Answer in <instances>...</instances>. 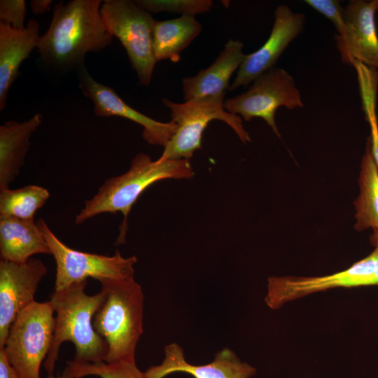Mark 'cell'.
I'll return each instance as SVG.
<instances>
[{
    "label": "cell",
    "mask_w": 378,
    "mask_h": 378,
    "mask_svg": "<svg viewBox=\"0 0 378 378\" xmlns=\"http://www.w3.org/2000/svg\"><path fill=\"white\" fill-rule=\"evenodd\" d=\"M41 253L51 255L36 222L0 217L1 260L24 263Z\"/></svg>",
    "instance_id": "cell-19"
},
{
    "label": "cell",
    "mask_w": 378,
    "mask_h": 378,
    "mask_svg": "<svg viewBox=\"0 0 378 378\" xmlns=\"http://www.w3.org/2000/svg\"><path fill=\"white\" fill-rule=\"evenodd\" d=\"M163 104L171 111V120L176 131L164 147L161 160H190L202 148V134L209 123L218 120L228 125L246 144L249 134L244 130L241 118L230 113L224 108V101L204 99L175 103L164 98Z\"/></svg>",
    "instance_id": "cell-7"
},
{
    "label": "cell",
    "mask_w": 378,
    "mask_h": 378,
    "mask_svg": "<svg viewBox=\"0 0 378 378\" xmlns=\"http://www.w3.org/2000/svg\"><path fill=\"white\" fill-rule=\"evenodd\" d=\"M46 272L45 265L36 258L24 263L0 261V348L4 347L16 316L35 301L38 284Z\"/></svg>",
    "instance_id": "cell-12"
},
{
    "label": "cell",
    "mask_w": 378,
    "mask_h": 378,
    "mask_svg": "<svg viewBox=\"0 0 378 378\" xmlns=\"http://www.w3.org/2000/svg\"><path fill=\"white\" fill-rule=\"evenodd\" d=\"M51 0H33L31 1V8L35 15H39L49 10L52 4Z\"/></svg>",
    "instance_id": "cell-29"
},
{
    "label": "cell",
    "mask_w": 378,
    "mask_h": 378,
    "mask_svg": "<svg viewBox=\"0 0 378 378\" xmlns=\"http://www.w3.org/2000/svg\"><path fill=\"white\" fill-rule=\"evenodd\" d=\"M304 21V13H295L286 5L278 6L267 40L256 51L245 55L228 90L247 87L257 77L274 68L288 46L302 33Z\"/></svg>",
    "instance_id": "cell-11"
},
{
    "label": "cell",
    "mask_w": 378,
    "mask_h": 378,
    "mask_svg": "<svg viewBox=\"0 0 378 378\" xmlns=\"http://www.w3.org/2000/svg\"><path fill=\"white\" fill-rule=\"evenodd\" d=\"M50 197L49 191L41 186L29 185L15 190L0 191V217H12L34 220V214Z\"/></svg>",
    "instance_id": "cell-22"
},
{
    "label": "cell",
    "mask_w": 378,
    "mask_h": 378,
    "mask_svg": "<svg viewBox=\"0 0 378 378\" xmlns=\"http://www.w3.org/2000/svg\"><path fill=\"white\" fill-rule=\"evenodd\" d=\"M239 40L227 41L218 56L207 68L182 80L185 102L204 99L224 101L233 73L239 69L245 54Z\"/></svg>",
    "instance_id": "cell-16"
},
{
    "label": "cell",
    "mask_w": 378,
    "mask_h": 378,
    "mask_svg": "<svg viewBox=\"0 0 378 378\" xmlns=\"http://www.w3.org/2000/svg\"><path fill=\"white\" fill-rule=\"evenodd\" d=\"M42 122L36 113L29 120L8 121L0 126V191L18 176L29 150V139Z\"/></svg>",
    "instance_id": "cell-18"
},
{
    "label": "cell",
    "mask_w": 378,
    "mask_h": 378,
    "mask_svg": "<svg viewBox=\"0 0 378 378\" xmlns=\"http://www.w3.org/2000/svg\"><path fill=\"white\" fill-rule=\"evenodd\" d=\"M307 5L328 18L337 31L335 38H342L346 33L344 8L337 0H304Z\"/></svg>",
    "instance_id": "cell-26"
},
{
    "label": "cell",
    "mask_w": 378,
    "mask_h": 378,
    "mask_svg": "<svg viewBox=\"0 0 378 378\" xmlns=\"http://www.w3.org/2000/svg\"><path fill=\"white\" fill-rule=\"evenodd\" d=\"M194 174L189 160H152L147 154H137L127 172L106 180L98 192L86 200L84 207L76 216V224H81L100 214L121 212L123 220L115 245L123 244L126 242L129 214L147 188L161 180L189 179Z\"/></svg>",
    "instance_id": "cell-2"
},
{
    "label": "cell",
    "mask_w": 378,
    "mask_h": 378,
    "mask_svg": "<svg viewBox=\"0 0 378 378\" xmlns=\"http://www.w3.org/2000/svg\"><path fill=\"white\" fill-rule=\"evenodd\" d=\"M101 15L108 32L125 48L139 83L148 87L157 63L153 50L155 20L129 0L104 1Z\"/></svg>",
    "instance_id": "cell-6"
},
{
    "label": "cell",
    "mask_w": 378,
    "mask_h": 378,
    "mask_svg": "<svg viewBox=\"0 0 378 378\" xmlns=\"http://www.w3.org/2000/svg\"><path fill=\"white\" fill-rule=\"evenodd\" d=\"M281 106L293 110L303 107V102L293 76L279 67L261 74L246 91L224 102L225 111L242 117L245 121L254 118L263 119L279 138L275 113Z\"/></svg>",
    "instance_id": "cell-9"
},
{
    "label": "cell",
    "mask_w": 378,
    "mask_h": 378,
    "mask_svg": "<svg viewBox=\"0 0 378 378\" xmlns=\"http://www.w3.org/2000/svg\"><path fill=\"white\" fill-rule=\"evenodd\" d=\"M56 262L54 290L87 281L100 283L106 280L134 279L135 255L123 257L117 250L113 255H103L74 250L62 242L50 230L43 219L36 221Z\"/></svg>",
    "instance_id": "cell-8"
},
{
    "label": "cell",
    "mask_w": 378,
    "mask_h": 378,
    "mask_svg": "<svg viewBox=\"0 0 378 378\" xmlns=\"http://www.w3.org/2000/svg\"><path fill=\"white\" fill-rule=\"evenodd\" d=\"M164 358L161 364L147 369L146 378H164L174 372H185L194 378H250L256 369L243 363L229 348L216 354L213 361L202 365L187 362L183 348L176 343L164 346Z\"/></svg>",
    "instance_id": "cell-15"
},
{
    "label": "cell",
    "mask_w": 378,
    "mask_h": 378,
    "mask_svg": "<svg viewBox=\"0 0 378 378\" xmlns=\"http://www.w3.org/2000/svg\"><path fill=\"white\" fill-rule=\"evenodd\" d=\"M370 243L375 247L378 246V229L373 230L370 237Z\"/></svg>",
    "instance_id": "cell-31"
},
{
    "label": "cell",
    "mask_w": 378,
    "mask_h": 378,
    "mask_svg": "<svg viewBox=\"0 0 378 378\" xmlns=\"http://www.w3.org/2000/svg\"><path fill=\"white\" fill-rule=\"evenodd\" d=\"M0 378H22L8 363L3 348H0Z\"/></svg>",
    "instance_id": "cell-28"
},
{
    "label": "cell",
    "mask_w": 378,
    "mask_h": 378,
    "mask_svg": "<svg viewBox=\"0 0 378 378\" xmlns=\"http://www.w3.org/2000/svg\"><path fill=\"white\" fill-rule=\"evenodd\" d=\"M50 301H34L16 316L4 347L8 363L22 378H40L52 345L55 318Z\"/></svg>",
    "instance_id": "cell-5"
},
{
    "label": "cell",
    "mask_w": 378,
    "mask_h": 378,
    "mask_svg": "<svg viewBox=\"0 0 378 378\" xmlns=\"http://www.w3.org/2000/svg\"><path fill=\"white\" fill-rule=\"evenodd\" d=\"M134 2L148 13L167 11L192 16L209 11L213 6L211 0H137Z\"/></svg>",
    "instance_id": "cell-24"
},
{
    "label": "cell",
    "mask_w": 378,
    "mask_h": 378,
    "mask_svg": "<svg viewBox=\"0 0 378 378\" xmlns=\"http://www.w3.org/2000/svg\"><path fill=\"white\" fill-rule=\"evenodd\" d=\"M66 367L74 378H82L90 375L100 378H146L145 373L137 368L135 362L121 361L107 363L101 361L94 363L78 364L70 361L67 362Z\"/></svg>",
    "instance_id": "cell-23"
},
{
    "label": "cell",
    "mask_w": 378,
    "mask_h": 378,
    "mask_svg": "<svg viewBox=\"0 0 378 378\" xmlns=\"http://www.w3.org/2000/svg\"><path fill=\"white\" fill-rule=\"evenodd\" d=\"M378 286V246L349 267L318 276H272L267 279L266 304L277 309L288 302L335 288Z\"/></svg>",
    "instance_id": "cell-10"
},
{
    "label": "cell",
    "mask_w": 378,
    "mask_h": 378,
    "mask_svg": "<svg viewBox=\"0 0 378 378\" xmlns=\"http://www.w3.org/2000/svg\"><path fill=\"white\" fill-rule=\"evenodd\" d=\"M47 378H74V377L73 376L69 368L66 367L61 375L55 377L52 374H48Z\"/></svg>",
    "instance_id": "cell-30"
},
{
    "label": "cell",
    "mask_w": 378,
    "mask_h": 378,
    "mask_svg": "<svg viewBox=\"0 0 378 378\" xmlns=\"http://www.w3.org/2000/svg\"><path fill=\"white\" fill-rule=\"evenodd\" d=\"M202 24L192 15L155 20L153 50L157 62L170 60L178 62L181 52L200 34Z\"/></svg>",
    "instance_id": "cell-20"
},
{
    "label": "cell",
    "mask_w": 378,
    "mask_h": 378,
    "mask_svg": "<svg viewBox=\"0 0 378 378\" xmlns=\"http://www.w3.org/2000/svg\"><path fill=\"white\" fill-rule=\"evenodd\" d=\"M377 11L378 0H351L344 8L346 33L335 40L344 64L361 63L378 71Z\"/></svg>",
    "instance_id": "cell-13"
},
{
    "label": "cell",
    "mask_w": 378,
    "mask_h": 378,
    "mask_svg": "<svg viewBox=\"0 0 378 378\" xmlns=\"http://www.w3.org/2000/svg\"><path fill=\"white\" fill-rule=\"evenodd\" d=\"M79 88L85 97L94 103L97 116H119L143 127V138L150 144L164 147L176 131V124L170 120L160 122L130 107L110 87L95 80L85 64L77 70Z\"/></svg>",
    "instance_id": "cell-14"
},
{
    "label": "cell",
    "mask_w": 378,
    "mask_h": 378,
    "mask_svg": "<svg viewBox=\"0 0 378 378\" xmlns=\"http://www.w3.org/2000/svg\"><path fill=\"white\" fill-rule=\"evenodd\" d=\"M39 25L31 20L22 29L0 22V110L5 108L8 91L19 74V68L39 38Z\"/></svg>",
    "instance_id": "cell-17"
},
{
    "label": "cell",
    "mask_w": 378,
    "mask_h": 378,
    "mask_svg": "<svg viewBox=\"0 0 378 378\" xmlns=\"http://www.w3.org/2000/svg\"><path fill=\"white\" fill-rule=\"evenodd\" d=\"M100 0H73L57 4L50 26L40 36L37 49L47 65L60 70L84 65L90 52H99L111 43L102 15Z\"/></svg>",
    "instance_id": "cell-1"
},
{
    "label": "cell",
    "mask_w": 378,
    "mask_h": 378,
    "mask_svg": "<svg viewBox=\"0 0 378 378\" xmlns=\"http://www.w3.org/2000/svg\"><path fill=\"white\" fill-rule=\"evenodd\" d=\"M26 3L24 0H1L0 22L10 24L13 28L25 27Z\"/></svg>",
    "instance_id": "cell-27"
},
{
    "label": "cell",
    "mask_w": 378,
    "mask_h": 378,
    "mask_svg": "<svg viewBox=\"0 0 378 378\" xmlns=\"http://www.w3.org/2000/svg\"><path fill=\"white\" fill-rule=\"evenodd\" d=\"M363 111L370 127L372 154L378 169V122L376 113L378 82L366 79L359 83Z\"/></svg>",
    "instance_id": "cell-25"
},
{
    "label": "cell",
    "mask_w": 378,
    "mask_h": 378,
    "mask_svg": "<svg viewBox=\"0 0 378 378\" xmlns=\"http://www.w3.org/2000/svg\"><path fill=\"white\" fill-rule=\"evenodd\" d=\"M105 299L95 313L93 326L104 340L108 351L104 362H135V351L144 332V295L134 280L101 282Z\"/></svg>",
    "instance_id": "cell-4"
},
{
    "label": "cell",
    "mask_w": 378,
    "mask_h": 378,
    "mask_svg": "<svg viewBox=\"0 0 378 378\" xmlns=\"http://www.w3.org/2000/svg\"><path fill=\"white\" fill-rule=\"evenodd\" d=\"M360 194L356 200L354 228L362 231L378 229V169L374 160L370 137L360 164L358 179Z\"/></svg>",
    "instance_id": "cell-21"
},
{
    "label": "cell",
    "mask_w": 378,
    "mask_h": 378,
    "mask_svg": "<svg viewBox=\"0 0 378 378\" xmlns=\"http://www.w3.org/2000/svg\"><path fill=\"white\" fill-rule=\"evenodd\" d=\"M87 281L76 283L54 291L50 302L55 314L52 345L44 362L48 374L54 371L59 358L60 346L71 342L75 346L76 363L85 364L104 361L108 348L104 340L95 331L93 318L103 303L106 292L94 295L85 292Z\"/></svg>",
    "instance_id": "cell-3"
}]
</instances>
